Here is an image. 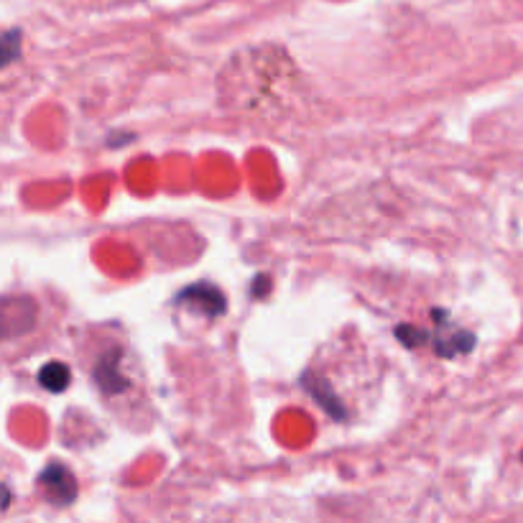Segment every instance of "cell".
Listing matches in <instances>:
<instances>
[{"instance_id":"cell-1","label":"cell","mask_w":523,"mask_h":523,"mask_svg":"<svg viewBox=\"0 0 523 523\" xmlns=\"http://www.w3.org/2000/svg\"><path fill=\"white\" fill-rule=\"evenodd\" d=\"M177 302L187 304V307H194L197 312L207 314V317H217V314L225 312V296H222L220 289L212 284L187 286V289L177 296Z\"/></svg>"},{"instance_id":"cell-2","label":"cell","mask_w":523,"mask_h":523,"mask_svg":"<svg viewBox=\"0 0 523 523\" xmlns=\"http://www.w3.org/2000/svg\"><path fill=\"white\" fill-rule=\"evenodd\" d=\"M39 485L52 495L57 503H72L77 498V483L74 475L64 465H49L39 475Z\"/></svg>"},{"instance_id":"cell-3","label":"cell","mask_w":523,"mask_h":523,"mask_svg":"<svg viewBox=\"0 0 523 523\" xmlns=\"http://www.w3.org/2000/svg\"><path fill=\"white\" fill-rule=\"evenodd\" d=\"M69 378H72V373H69L67 365L62 363H46L44 368L39 370V383L46 391H64V388L69 386Z\"/></svg>"},{"instance_id":"cell-4","label":"cell","mask_w":523,"mask_h":523,"mask_svg":"<svg viewBox=\"0 0 523 523\" xmlns=\"http://www.w3.org/2000/svg\"><path fill=\"white\" fill-rule=\"evenodd\" d=\"M95 378L100 383V388H105L108 393L120 391V388H126V378L120 376L118 370H115V360H103V363L97 365Z\"/></svg>"}]
</instances>
